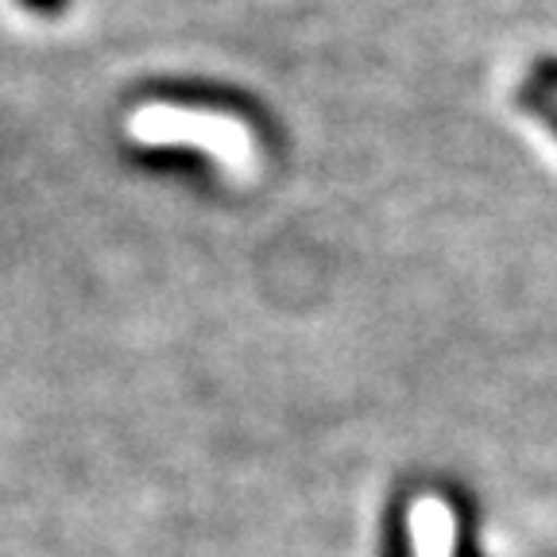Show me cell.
Segmentation results:
<instances>
[{
	"label": "cell",
	"mask_w": 557,
	"mask_h": 557,
	"mask_svg": "<svg viewBox=\"0 0 557 557\" xmlns=\"http://www.w3.org/2000/svg\"><path fill=\"white\" fill-rule=\"evenodd\" d=\"M151 97L171 101V104H186V109H218V113H236V116H244V121H252L256 132L268 139V116H263V109L248 94L209 86V82H159V86L151 89Z\"/></svg>",
	"instance_id": "1"
},
{
	"label": "cell",
	"mask_w": 557,
	"mask_h": 557,
	"mask_svg": "<svg viewBox=\"0 0 557 557\" xmlns=\"http://www.w3.org/2000/svg\"><path fill=\"white\" fill-rule=\"evenodd\" d=\"M132 163L144 171H174V174H209L213 163L201 148H186V144H156V148H132Z\"/></svg>",
	"instance_id": "2"
},
{
	"label": "cell",
	"mask_w": 557,
	"mask_h": 557,
	"mask_svg": "<svg viewBox=\"0 0 557 557\" xmlns=\"http://www.w3.org/2000/svg\"><path fill=\"white\" fill-rule=\"evenodd\" d=\"M519 104L527 109V113L539 116V121L557 136V94H549V89H542V86H522Z\"/></svg>",
	"instance_id": "3"
},
{
	"label": "cell",
	"mask_w": 557,
	"mask_h": 557,
	"mask_svg": "<svg viewBox=\"0 0 557 557\" xmlns=\"http://www.w3.org/2000/svg\"><path fill=\"white\" fill-rule=\"evenodd\" d=\"M534 86L557 94V59H539V62H534Z\"/></svg>",
	"instance_id": "4"
},
{
	"label": "cell",
	"mask_w": 557,
	"mask_h": 557,
	"mask_svg": "<svg viewBox=\"0 0 557 557\" xmlns=\"http://www.w3.org/2000/svg\"><path fill=\"white\" fill-rule=\"evenodd\" d=\"M24 9H32L35 16H62L70 9V0H20Z\"/></svg>",
	"instance_id": "5"
}]
</instances>
